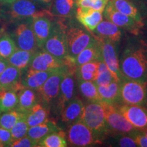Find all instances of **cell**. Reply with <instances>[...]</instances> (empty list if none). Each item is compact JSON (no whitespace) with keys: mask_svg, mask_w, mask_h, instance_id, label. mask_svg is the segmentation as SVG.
<instances>
[{"mask_svg":"<svg viewBox=\"0 0 147 147\" xmlns=\"http://www.w3.org/2000/svg\"><path fill=\"white\" fill-rule=\"evenodd\" d=\"M28 129L29 126L27 125L25 115L16 123L13 127L11 129L10 132L13 142L16 140H18L26 136Z\"/></svg>","mask_w":147,"mask_h":147,"instance_id":"e575fe53","label":"cell"},{"mask_svg":"<svg viewBox=\"0 0 147 147\" xmlns=\"http://www.w3.org/2000/svg\"><path fill=\"white\" fill-rule=\"evenodd\" d=\"M49 12L32 0H16L8 5H2L0 18L8 23H18L38 14Z\"/></svg>","mask_w":147,"mask_h":147,"instance_id":"7a4b0ae2","label":"cell"},{"mask_svg":"<svg viewBox=\"0 0 147 147\" xmlns=\"http://www.w3.org/2000/svg\"><path fill=\"white\" fill-rule=\"evenodd\" d=\"M13 142L10 130L0 127V144L3 146H10Z\"/></svg>","mask_w":147,"mask_h":147,"instance_id":"60d3db41","label":"cell"},{"mask_svg":"<svg viewBox=\"0 0 147 147\" xmlns=\"http://www.w3.org/2000/svg\"><path fill=\"white\" fill-rule=\"evenodd\" d=\"M67 138L68 142L74 146H89L102 143V138L82 121L69 125Z\"/></svg>","mask_w":147,"mask_h":147,"instance_id":"8992f818","label":"cell"},{"mask_svg":"<svg viewBox=\"0 0 147 147\" xmlns=\"http://www.w3.org/2000/svg\"><path fill=\"white\" fill-rule=\"evenodd\" d=\"M67 69L68 67L65 65L62 68L54 71L46 80L43 85L37 90L44 103L50 104L55 99L57 98L59 93L61 82Z\"/></svg>","mask_w":147,"mask_h":147,"instance_id":"30bf717a","label":"cell"},{"mask_svg":"<svg viewBox=\"0 0 147 147\" xmlns=\"http://www.w3.org/2000/svg\"><path fill=\"white\" fill-rule=\"evenodd\" d=\"M119 63L123 78L147 82V58L144 48H126Z\"/></svg>","mask_w":147,"mask_h":147,"instance_id":"6da1fadb","label":"cell"},{"mask_svg":"<svg viewBox=\"0 0 147 147\" xmlns=\"http://www.w3.org/2000/svg\"><path fill=\"white\" fill-rule=\"evenodd\" d=\"M102 59V55L100 45L95 38L93 41L79 53L76 57L72 58L67 56L65 59H64V60L69 65H74L76 67L88 62L100 61Z\"/></svg>","mask_w":147,"mask_h":147,"instance_id":"2e32d148","label":"cell"},{"mask_svg":"<svg viewBox=\"0 0 147 147\" xmlns=\"http://www.w3.org/2000/svg\"><path fill=\"white\" fill-rule=\"evenodd\" d=\"M92 32H93L94 36L109 40L114 43L120 41L122 36L120 27L106 19L105 21L102 20Z\"/></svg>","mask_w":147,"mask_h":147,"instance_id":"7402d4cb","label":"cell"},{"mask_svg":"<svg viewBox=\"0 0 147 147\" xmlns=\"http://www.w3.org/2000/svg\"><path fill=\"white\" fill-rule=\"evenodd\" d=\"M103 16L121 29H123L135 35L138 34L140 29L144 27L142 24H140L133 18L115 9L110 1H108L103 11Z\"/></svg>","mask_w":147,"mask_h":147,"instance_id":"7c38bea8","label":"cell"},{"mask_svg":"<svg viewBox=\"0 0 147 147\" xmlns=\"http://www.w3.org/2000/svg\"><path fill=\"white\" fill-rule=\"evenodd\" d=\"M22 73L19 69L8 65L0 74V91L12 89L18 92L23 87L21 83Z\"/></svg>","mask_w":147,"mask_h":147,"instance_id":"ffe728a7","label":"cell"},{"mask_svg":"<svg viewBox=\"0 0 147 147\" xmlns=\"http://www.w3.org/2000/svg\"><path fill=\"white\" fill-rule=\"evenodd\" d=\"M25 115V113H21L16 109L1 113L0 115V127L11 130L16 123Z\"/></svg>","mask_w":147,"mask_h":147,"instance_id":"836d02e7","label":"cell"},{"mask_svg":"<svg viewBox=\"0 0 147 147\" xmlns=\"http://www.w3.org/2000/svg\"><path fill=\"white\" fill-rule=\"evenodd\" d=\"M133 138L138 146L147 147V129L144 130H136L129 134Z\"/></svg>","mask_w":147,"mask_h":147,"instance_id":"74e56055","label":"cell"},{"mask_svg":"<svg viewBox=\"0 0 147 147\" xmlns=\"http://www.w3.org/2000/svg\"><path fill=\"white\" fill-rule=\"evenodd\" d=\"M32 1L36 3V4L39 5L40 6L42 7L43 8L49 10L53 0H32Z\"/></svg>","mask_w":147,"mask_h":147,"instance_id":"ee69618b","label":"cell"},{"mask_svg":"<svg viewBox=\"0 0 147 147\" xmlns=\"http://www.w3.org/2000/svg\"><path fill=\"white\" fill-rule=\"evenodd\" d=\"M65 65L63 59L54 56L42 49L34 53L29 68L40 71H55Z\"/></svg>","mask_w":147,"mask_h":147,"instance_id":"5bb4252c","label":"cell"},{"mask_svg":"<svg viewBox=\"0 0 147 147\" xmlns=\"http://www.w3.org/2000/svg\"><path fill=\"white\" fill-rule=\"evenodd\" d=\"M59 130H60L59 127H58L54 121L48 119L41 124L29 127L27 136L38 142L48 134Z\"/></svg>","mask_w":147,"mask_h":147,"instance_id":"4316f807","label":"cell"},{"mask_svg":"<svg viewBox=\"0 0 147 147\" xmlns=\"http://www.w3.org/2000/svg\"><path fill=\"white\" fill-rule=\"evenodd\" d=\"M38 142L37 141L34 140L29 138L27 136H25L23 138L16 140L13 142L12 143V144L10 145V146L12 147H35L38 146Z\"/></svg>","mask_w":147,"mask_h":147,"instance_id":"f35d334b","label":"cell"},{"mask_svg":"<svg viewBox=\"0 0 147 147\" xmlns=\"http://www.w3.org/2000/svg\"><path fill=\"white\" fill-rule=\"evenodd\" d=\"M113 7L121 13L129 16L136 21L143 24V17L139 8L132 0H109Z\"/></svg>","mask_w":147,"mask_h":147,"instance_id":"cb8c5ba5","label":"cell"},{"mask_svg":"<svg viewBox=\"0 0 147 147\" xmlns=\"http://www.w3.org/2000/svg\"><path fill=\"white\" fill-rule=\"evenodd\" d=\"M38 146L40 147H66L67 141L66 135L61 130L53 131L48 134L38 142Z\"/></svg>","mask_w":147,"mask_h":147,"instance_id":"f546056e","label":"cell"},{"mask_svg":"<svg viewBox=\"0 0 147 147\" xmlns=\"http://www.w3.org/2000/svg\"><path fill=\"white\" fill-rule=\"evenodd\" d=\"M143 24H144V27L147 29V16L144 19H143Z\"/></svg>","mask_w":147,"mask_h":147,"instance_id":"c3c4849f","label":"cell"},{"mask_svg":"<svg viewBox=\"0 0 147 147\" xmlns=\"http://www.w3.org/2000/svg\"><path fill=\"white\" fill-rule=\"evenodd\" d=\"M18 92L14 89L0 91V113L16 109L18 105Z\"/></svg>","mask_w":147,"mask_h":147,"instance_id":"4dcf8cb0","label":"cell"},{"mask_svg":"<svg viewBox=\"0 0 147 147\" xmlns=\"http://www.w3.org/2000/svg\"><path fill=\"white\" fill-rule=\"evenodd\" d=\"M17 49L13 37L7 32L0 36V58L7 60Z\"/></svg>","mask_w":147,"mask_h":147,"instance_id":"d6a6232c","label":"cell"},{"mask_svg":"<svg viewBox=\"0 0 147 147\" xmlns=\"http://www.w3.org/2000/svg\"><path fill=\"white\" fill-rule=\"evenodd\" d=\"M109 0H77V6L91 8L103 12Z\"/></svg>","mask_w":147,"mask_h":147,"instance_id":"d590c367","label":"cell"},{"mask_svg":"<svg viewBox=\"0 0 147 147\" xmlns=\"http://www.w3.org/2000/svg\"><path fill=\"white\" fill-rule=\"evenodd\" d=\"M34 53L17 49L7 59V61L9 65L23 71L29 67Z\"/></svg>","mask_w":147,"mask_h":147,"instance_id":"83f0119b","label":"cell"},{"mask_svg":"<svg viewBox=\"0 0 147 147\" xmlns=\"http://www.w3.org/2000/svg\"><path fill=\"white\" fill-rule=\"evenodd\" d=\"M146 58H147V51L146 50Z\"/></svg>","mask_w":147,"mask_h":147,"instance_id":"816d5d0a","label":"cell"},{"mask_svg":"<svg viewBox=\"0 0 147 147\" xmlns=\"http://www.w3.org/2000/svg\"><path fill=\"white\" fill-rule=\"evenodd\" d=\"M119 84L120 99L124 104L146 106V82L123 78Z\"/></svg>","mask_w":147,"mask_h":147,"instance_id":"5b68a950","label":"cell"},{"mask_svg":"<svg viewBox=\"0 0 147 147\" xmlns=\"http://www.w3.org/2000/svg\"><path fill=\"white\" fill-rule=\"evenodd\" d=\"M9 65L7 60L3 59L2 58H0V74L4 71V69L8 67Z\"/></svg>","mask_w":147,"mask_h":147,"instance_id":"f6af8a7d","label":"cell"},{"mask_svg":"<svg viewBox=\"0 0 147 147\" xmlns=\"http://www.w3.org/2000/svg\"><path fill=\"white\" fill-rule=\"evenodd\" d=\"M14 33V40L18 49L36 52V40L32 27V18L18 22Z\"/></svg>","mask_w":147,"mask_h":147,"instance_id":"9c48e42d","label":"cell"},{"mask_svg":"<svg viewBox=\"0 0 147 147\" xmlns=\"http://www.w3.org/2000/svg\"><path fill=\"white\" fill-rule=\"evenodd\" d=\"M114 80H115V79L114 78L109 69H107V70L97 73V78L95 79V82L97 86L107 85Z\"/></svg>","mask_w":147,"mask_h":147,"instance_id":"8d00e7d4","label":"cell"},{"mask_svg":"<svg viewBox=\"0 0 147 147\" xmlns=\"http://www.w3.org/2000/svg\"><path fill=\"white\" fill-rule=\"evenodd\" d=\"M16 0H0V3L1 5H8L13 3Z\"/></svg>","mask_w":147,"mask_h":147,"instance_id":"7dc6e473","label":"cell"},{"mask_svg":"<svg viewBox=\"0 0 147 147\" xmlns=\"http://www.w3.org/2000/svg\"><path fill=\"white\" fill-rule=\"evenodd\" d=\"M49 12L38 14L32 18V27L36 40L37 47L42 49L52 30L53 21Z\"/></svg>","mask_w":147,"mask_h":147,"instance_id":"4fadbf2b","label":"cell"},{"mask_svg":"<svg viewBox=\"0 0 147 147\" xmlns=\"http://www.w3.org/2000/svg\"><path fill=\"white\" fill-rule=\"evenodd\" d=\"M105 111L106 121L110 130L119 134H131L136 129L113 104L102 103Z\"/></svg>","mask_w":147,"mask_h":147,"instance_id":"52a82bcc","label":"cell"},{"mask_svg":"<svg viewBox=\"0 0 147 147\" xmlns=\"http://www.w3.org/2000/svg\"><path fill=\"white\" fill-rule=\"evenodd\" d=\"M76 18L89 32H93L103 20V12L91 8L77 6Z\"/></svg>","mask_w":147,"mask_h":147,"instance_id":"d6986e66","label":"cell"},{"mask_svg":"<svg viewBox=\"0 0 147 147\" xmlns=\"http://www.w3.org/2000/svg\"><path fill=\"white\" fill-rule=\"evenodd\" d=\"M42 49L61 59L68 56L67 30L61 22L53 21L51 34Z\"/></svg>","mask_w":147,"mask_h":147,"instance_id":"277c9868","label":"cell"},{"mask_svg":"<svg viewBox=\"0 0 147 147\" xmlns=\"http://www.w3.org/2000/svg\"><path fill=\"white\" fill-rule=\"evenodd\" d=\"M25 118L29 127L38 125L49 119V111L41 104L37 103L27 112Z\"/></svg>","mask_w":147,"mask_h":147,"instance_id":"f1b7e54d","label":"cell"},{"mask_svg":"<svg viewBox=\"0 0 147 147\" xmlns=\"http://www.w3.org/2000/svg\"><path fill=\"white\" fill-rule=\"evenodd\" d=\"M1 113H0V115H1Z\"/></svg>","mask_w":147,"mask_h":147,"instance_id":"f5cc1de1","label":"cell"},{"mask_svg":"<svg viewBox=\"0 0 147 147\" xmlns=\"http://www.w3.org/2000/svg\"><path fill=\"white\" fill-rule=\"evenodd\" d=\"M94 36L89 31L77 27H70L67 30L68 57L75 58L81 51L87 48L93 40Z\"/></svg>","mask_w":147,"mask_h":147,"instance_id":"ba28073f","label":"cell"},{"mask_svg":"<svg viewBox=\"0 0 147 147\" xmlns=\"http://www.w3.org/2000/svg\"><path fill=\"white\" fill-rule=\"evenodd\" d=\"M117 107L136 129H146L147 108L141 105L126 104Z\"/></svg>","mask_w":147,"mask_h":147,"instance_id":"9a60e30c","label":"cell"},{"mask_svg":"<svg viewBox=\"0 0 147 147\" xmlns=\"http://www.w3.org/2000/svg\"><path fill=\"white\" fill-rule=\"evenodd\" d=\"M97 91L102 103L115 105L120 100V84L119 82L114 80L107 85H98Z\"/></svg>","mask_w":147,"mask_h":147,"instance_id":"d4e9b609","label":"cell"},{"mask_svg":"<svg viewBox=\"0 0 147 147\" xmlns=\"http://www.w3.org/2000/svg\"><path fill=\"white\" fill-rule=\"evenodd\" d=\"M84 105L78 97H74L61 111V117L63 123L73 124L82 121Z\"/></svg>","mask_w":147,"mask_h":147,"instance_id":"ac0fdd59","label":"cell"},{"mask_svg":"<svg viewBox=\"0 0 147 147\" xmlns=\"http://www.w3.org/2000/svg\"><path fill=\"white\" fill-rule=\"evenodd\" d=\"M55 71H40L29 67L24 76H21V83L23 87L30 88L37 91Z\"/></svg>","mask_w":147,"mask_h":147,"instance_id":"44dd1931","label":"cell"},{"mask_svg":"<svg viewBox=\"0 0 147 147\" xmlns=\"http://www.w3.org/2000/svg\"><path fill=\"white\" fill-rule=\"evenodd\" d=\"M75 74L78 80L95 82L97 78V73L95 72H79L75 71Z\"/></svg>","mask_w":147,"mask_h":147,"instance_id":"7bdbcfd3","label":"cell"},{"mask_svg":"<svg viewBox=\"0 0 147 147\" xmlns=\"http://www.w3.org/2000/svg\"><path fill=\"white\" fill-rule=\"evenodd\" d=\"M0 147H3V146L1 144H0Z\"/></svg>","mask_w":147,"mask_h":147,"instance_id":"f907efd6","label":"cell"},{"mask_svg":"<svg viewBox=\"0 0 147 147\" xmlns=\"http://www.w3.org/2000/svg\"><path fill=\"white\" fill-rule=\"evenodd\" d=\"M36 91V90L23 86L18 91V102L16 109L21 113H26L36 105L38 103Z\"/></svg>","mask_w":147,"mask_h":147,"instance_id":"484cf974","label":"cell"},{"mask_svg":"<svg viewBox=\"0 0 147 147\" xmlns=\"http://www.w3.org/2000/svg\"><path fill=\"white\" fill-rule=\"evenodd\" d=\"M77 8V0H53L49 12L52 16L68 18L74 13Z\"/></svg>","mask_w":147,"mask_h":147,"instance_id":"603a6c76","label":"cell"},{"mask_svg":"<svg viewBox=\"0 0 147 147\" xmlns=\"http://www.w3.org/2000/svg\"><path fill=\"white\" fill-rule=\"evenodd\" d=\"M146 106H147V82H146Z\"/></svg>","mask_w":147,"mask_h":147,"instance_id":"681fc988","label":"cell"},{"mask_svg":"<svg viewBox=\"0 0 147 147\" xmlns=\"http://www.w3.org/2000/svg\"><path fill=\"white\" fill-rule=\"evenodd\" d=\"M98 67V61L88 62L76 67L75 71L79 72H95L97 73Z\"/></svg>","mask_w":147,"mask_h":147,"instance_id":"b9f144b4","label":"cell"},{"mask_svg":"<svg viewBox=\"0 0 147 147\" xmlns=\"http://www.w3.org/2000/svg\"><path fill=\"white\" fill-rule=\"evenodd\" d=\"M78 87L81 94L90 102L102 103L97 91V84L94 81L78 80Z\"/></svg>","mask_w":147,"mask_h":147,"instance_id":"1f68e13d","label":"cell"},{"mask_svg":"<svg viewBox=\"0 0 147 147\" xmlns=\"http://www.w3.org/2000/svg\"><path fill=\"white\" fill-rule=\"evenodd\" d=\"M82 121L100 138L110 131L106 123L105 111L102 103L90 102L84 106Z\"/></svg>","mask_w":147,"mask_h":147,"instance_id":"3957f363","label":"cell"},{"mask_svg":"<svg viewBox=\"0 0 147 147\" xmlns=\"http://www.w3.org/2000/svg\"><path fill=\"white\" fill-rule=\"evenodd\" d=\"M100 44L102 51L103 60L106 63L108 69L111 72L114 78L117 81L120 82L123 78L119 67V59L117 57L115 43L109 40L93 36Z\"/></svg>","mask_w":147,"mask_h":147,"instance_id":"8fae6325","label":"cell"},{"mask_svg":"<svg viewBox=\"0 0 147 147\" xmlns=\"http://www.w3.org/2000/svg\"><path fill=\"white\" fill-rule=\"evenodd\" d=\"M136 1H137L139 4L144 8V10L146 11V16H147V0H136Z\"/></svg>","mask_w":147,"mask_h":147,"instance_id":"bcb514c9","label":"cell"},{"mask_svg":"<svg viewBox=\"0 0 147 147\" xmlns=\"http://www.w3.org/2000/svg\"><path fill=\"white\" fill-rule=\"evenodd\" d=\"M118 146L121 147H136L138 146L135 140L131 136H125V134H119L116 138Z\"/></svg>","mask_w":147,"mask_h":147,"instance_id":"ab89813d","label":"cell"},{"mask_svg":"<svg viewBox=\"0 0 147 147\" xmlns=\"http://www.w3.org/2000/svg\"><path fill=\"white\" fill-rule=\"evenodd\" d=\"M73 69L68 67L61 82L58 95V108L60 111L74 97L75 79Z\"/></svg>","mask_w":147,"mask_h":147,"instance_id":"e0dca14e","label":"cell"}]
</instances>
